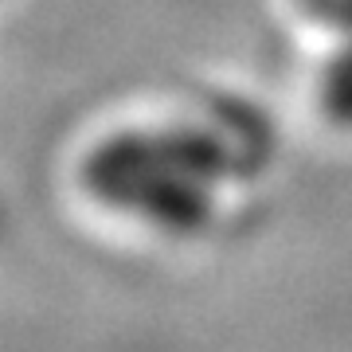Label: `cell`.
Returning a JSON list of instances; mask_svg holds the SVG:
<instances>
[{
	"label": "cell",
	"mask_w": 352,
	"mask_h": 352,
	"mask_svg": "<svg viewBox=\"0 0 352 352\" xmlns=\"http://www.w3.org/2000/svg\"><path fill=\"white\" fill-rule=\"evenodd\" d=\"M317 106L337 129H352V28L333 36L325 63L317 67Z\"/></svg>",
	"instance_id": "obj_2"
},
{
	"label": "cell",
	"mask_w": 352,
	"mask_h": 352,
	"mask_svg": "<svg viewBox=\"0 0 352 352\" xmlns=\"http://www.w3.org/2000/svg\"><path fill=\"white\" fill-rule=\"evenodd\" d=\"M239 173V145L212 122L122 126L94 141L78 164L82 188L102 208L168 235L204 231Z\"/></svg>",
	"instance_id": "obj_1"
},
{
	"label": "cell",
	"mask_w": 352,
	"mask_h": 352,
	"mask_svg": "<svg viewBox=\"0 0 352 352\" xmlns=\"http://www.w3.org/2000/svg\"><path fill=\"white\" fill-rule=\"evenodd\" d=\"M294 4L309 24H317L329 36L352 28V0H294Z\"/></svg>",
	"instance_id": "obj_3"
}]
</instances>
